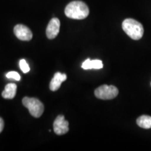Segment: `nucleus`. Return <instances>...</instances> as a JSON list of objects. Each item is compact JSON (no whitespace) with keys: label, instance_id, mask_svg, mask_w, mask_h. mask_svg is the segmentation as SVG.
I'll return each mask as SVG.
<instances>
[{"label":"nucleus","instance_id":"11","mask_svg":"<svg viewBox=\"0 0 151 151\" xmlns=\"http://www.w3.org/2000/svg\"><path fill=\"white\" fill-rule=\"evenodd\" d=\"M137 123L139 127L143 129H150L151 128V116L143 115L138 118Z\"/></svg>","mask_w":151,"mask_h":151},{"label":"nucleus","instance_id":"8","mask_svg":"<svg viewBox=\"0 0 151 151\" xmlns=\"http://www.w3.org/2000/svg\"><path fill=\"white\" fill-rule=\"evenodd\" d=\"M67 80V75L65 73H61L60 72H57L54 74L53 78H52L50 83V89L52 91H56L61 86L62 82Z\"/></svg>","mask_w":151,"mask_h":151},{"label":"nucleus","instance_id":"9","mask_svg":"<svg viewBox=\"0 0 151 151\" xmlns=\"http://www.w3.org/2000/svg\"><path fill=\"white\" fill-rule=\"evenodd\" d=\"M82 68L85 70H88V69H100L103 67V63L101 60H90L89 58L87 59L86 61L83 62L82 64Z\"/></svg>","mask_w":151,"mask_h":151},{"label":"nucleus","instance_id":"7","mask_svg":"<svg viewBox=\"0 0 151 151\" xmlns=\"http://www.w3.org/2000/svg\"><path fill=\"white\" fill-rule=\"evenodd\" d=\"M60 22L57 18H53L50 20L46 28V36L49 39H55L60 32Z\"/></svg>","mask_w":151,"mask_h":151},{"label":"nucleus","instance_id":"14","mask_svg":"<svg viewBox=\"0 0 151 151\" xmlns=\"http://www.w3.org/2000/svg\"><path fill=\"white\" fill-rule=\"evenodd\" d=\"M4 122L3 119L0 118V133L2 132V130L4 129Z\"/></svg>","mask_w":151,"mask_h":151},{"label":"nucleus","instance_id":"6","mask_svg":"<svg viewBox=\"0 0 151 151\" xmlns=\"http://www.w3.org/2000/svg\"><path fill=\"white\" fill-rule=\"evenodd\" d=\"M53 129L58 135H62L69 131V122L65 120L64 116H58L53 122Z\"/></svg>","mask_w":151,"mask_h":151},{"label":"nucleus","instance_id":"13","mask_svg":"<svg viewBox=\"0 0 151 151\" xmlns=\"http://www.w3.org/2000/svg\"><path fill=\"white\" fill-rule=\"evenodd\" d=\"M6 77L8 78H13L16 81L20 80V76L16 71H10V72L6 73Z\"/></svg>","mask_w":151,"mask_h":151},{"label":"nucleus","instance_id":"10","mask_svg":"<svg viewBox=\"0 0 151 151\" xmlns=\"http://www.w3.org/2000/svg\"><path fill=\"white\" fill-rule=\"evenodd\" d=\"M17 86L15 83H9L5 87V89L1 93L2 97L4 99H14L16 94Z\"/></svg>","mask_w":151,"mask_h":151},{"label":"nucleus","instance_id":"3","mask_svg":"<svg viewBox=\"0 0 151 151\" xmlns=\"http://www.w3.org/2000/svg\"><path fill=\"white\" fill-rule=\"evenodd\" d=\"M22 104L28 109L30 114L35 118L41 117L44 111L43 103L36 98L24 97L22 99Z\"/></svg>","mask_w":151,"mask_h":151},{"label":"nucleus","instance_id":"12","mask_svg":"<svg viewBox=\"0 0 151 151\" xmlns=\"http://www.w3.org/2000/svg\"><path fill=\"white\" fill-rule=\"evenodd\" d=\"M20 68L21 69L22 71L24 73L29 72L30 70V68L29 67V65L27 64V62H26L25 60H21L20 61Z\"/></svg>","mask_w":151,"mask_h":151},{"label":"nucleus","instance_id":"1","mask_svg":"<svg viewBox=\"0 0 151 151\" xmlns=\"http://www.w3.org/2000/svg\"><path fill=\"white\" fill-rule=\"evenodd\" d=\"M66 16L75 20H83L89 15L90 11L86 3L81 1H73L68 4L65 9Z\"/></svg>","mask_w":151,"mask_h":151},{"label":"nucleus","instance_id":"5","mask_svg":"<svg viewBox=\"0 0 151 151\" xmlns=\"http://www.w3.org/2000/svg\"><path fill=\"white\" fill-rule=\"evenodd\" d=\"M15 35L21 41H30L32 39L33 35L29 28L23 24H19L15 26L14 29Z\"/></svg>","mask_w":151,"mask_h":151},{"label":"nucleus","instance_id":"2","mask_svg":"<svg viewBox=\"0 0 151 151\" xmlns=\"http://www.w3.org/2000/svg\"><path fill=\"white\" fill-rule=\"evenodd\" d=\"M122 27L124 32L134 40L141 39L144 32L142 24L132 18L125 19L122 22Z\"/></svg>","mask_w":151,"mask_h":151},{"label":"nucleus","instance_id":"4","mask_svg":"<svg viewBox=\"0 0 151 151\" xmlns=\"http://www.w3.org/2000/svg\"><path fill=\"white\" fill-rule=\"evenodd\" d=\"M118 94V89L113 86L103 85L94 90V95L100 99H113Z\"/></svg>","mask_w":151,"mask_h":151}]
</instances>
